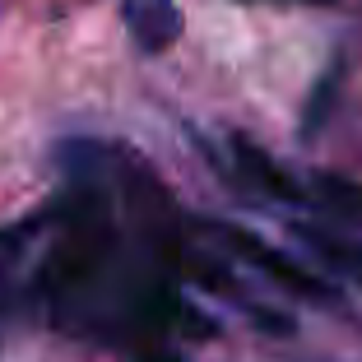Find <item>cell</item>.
<instances>
[{"label": "cell", "instance_id": "obj_1", "mask_svg": "<svg viewBox=\"0 0 362 362\" xmlns=\"http://www.w3.org/2000/svg\"><path fill=\"white\" fill-rule=\"evenodd\" d=\"M214 237L233 251L242 265L260 269V274L269 279L274 288H284V293H293L298 302H316V307H325V302H334V288L325 284V279L316 274V269H307L298 256H288V251H279L274 242H265V237L246 233V228L237 223H218L214 228Z\"/></svg>", "mask_w": 362, "mask_h": 362}, {"label": "cell", "instance_id": "obj_2", "mask_svg": "<svg viewBox=\"0 0 362 362\" xmlns=\"http://www.w3.org/2000/svg\"><path fill=\"white\" fill-rule=\"evenodd\" d=\"M293 237H298L334 279L362 284V237L334 233V228H325V223H293Z\"/></svg>", "mask_w": 362, "mask_h": 362}, {"label": "cell", "instance_id": "obj_3", "mask_svg": "<svg viewBox=\"0 0 362 362\" xmlns=\"http://www.w3.org/2000/svg\"><path fill=\"white\" fill-rule=\"evenodd\" d=\"M126 23L144 52H168L181 33L177 0H126Z\"/></svg>", "mask_w": 362, "mask_h": 362}, {"label": "cell", "instance_id": "obj_4", "mask_svg": "<svg viewBox=\"0 0 362 362\" xmlns=\"http://www.w3.org/2000/svg\"><path fill=\"white\" fill-rule=\"evenodd\" d=\"M233 149H237V163H242V172L256 181V186L269 195V200H302V195H298V181L288 177V172L279 168V163L269 158L265 149H251L246 139H233Z\"/></svg>", "mask_w": 362, "mask_h": 362}, {"label": "cell", "instance_id": "obj_5", "mask_svg": "<svg viewBox=\"0 0 362 362\" xmlns=\"http://www.w3.org/2000/svg\"><path fill=\"white\" fill-rule=\"evenodd\" d=\"M144 362H177V358H168V353H153V358H144Z\"/></svg>", "mask_w": 362, "mask_h": 362}, {"label": "cell", "instance_id": "obj_6", "mask_svg": "<svg viewBox=\"0 0 362 362\" xmlns=\"http://www.w3.org/2000/svg\"><path fill=\"white\" fill-rule=\"evenodd\" d=\"M307 5H330V0H307Z\"/></svg>", "mask_w": 362, "mask_h": 362}]
</instances>
